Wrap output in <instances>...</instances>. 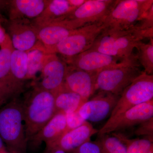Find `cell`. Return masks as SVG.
<instances>
[{
	"instance_id": "7c38bea8",
	"label": "cell",
	"mask_w": 153,
	"mask_h": 153,
	"mask_svg": "<svg viewBox=\"0 0 153 153\" xmlns=\"http://www.w3.org/2000/svg\"><path fill=\"white\" fill-rule=\"evenodd\" d=\"M126 59L89 49L74 57L65 58L63 60L68 66L97 74L102 70L117 65Z\"/></svg>"
},
{
	"instance_id": "5bb4252c",
	"label": "cell",
	"mask_w": 153,
	"mask_h": 153,
	"mask_svg": "<svg viewBox=\"0 0 153 153\" xmlns=\"http://www.w3.org/2000/svg\"><path fill=\"white\" fill-rule=\"evenodd\" d=\"M8 30V35L16 50L27 52L39 41L37 28L28 19L10 20Z\"/></svg>"
},
{
	"instance_id": "52a82bcc",
	"label": "cell",
	"mask_w": 153,
	"mask_h": 153,
	"mask_svg": "<svg viewBox=\"0 0 153 153\" xmlns=\"http://www.w3.org/2000/svg\"><path fill=\"white\" fill-rule=\"evenodd\" d=\"M153 100V74L143 71L124 91L109 119L120 115L139 105Z\"/></svg>"
},
{
	"instance_id": "d6a6232c",
	"label": "cell",
	"mask_w": 153,
	"mask_h": 153,
	"mask_svg": "<svg viewBox=\"0 0 153 153\" xmlns=\"http://www.w3.org/2000/svg\"><path fill=\"white\" fill-rule=\"evenodd\" d=\"M6 34L2 28L0 27V45L4 42L5 39Z\"/></svg>"
},
{
	"instance_id": "f1b7e54d",
	"label": "cell",
	"mask_w": 153,
	"mask_h": 153,
	"mask_svg": "<svg viewBox=\"0 0 153 153\" xmlns=\"http://www.w3.org/2000/svg\"><path fill=\"white\" fill-rule=\"evenodd\" d=\"M66 132L79 127L86 121L79 115L78 110L66 114Z\"/></svg>"
},
{
	"instance_id": "f546056e",
	"label": "cell",
	"mask_w": 153,
	"mask_h": 153,
	"mask_svg": "<svg viewBox=\"0 0 153 153\" xmlns=\"http://www.w3.org/2000/svg\"><path fill=\"white\" fill-rule=\"evenodd\" d=\"M139 125L135 131V134L138 136H148L153 139V118L140 124Z\"/></svg>"
},
{
	"instance_id": "6da1fadb",
	"label": "cell",
	"mask_w": 153,
	"mask_h": 153,
	"mask_svg": "<svg viewBox=\"0 0 153 153\" xmlns=\"http://www.w3.org/2000/svg\"><path fill=\"white\" fill-rule=\"evenodd\" d=\"M0 137L11 153H27L23 105L16 98L0 108Z\"/></svg>"
},
{
	"instance_id": "1f68e13d",
	"label": "cell",
	"mask_w": 153,
	"mask_h": 153,
	"mask_svg": "<svg viewBox=\"0 0 153 153\" xmlns=\"http://www.w3.org/2000/svg\"><path fill=\"white\" fill-rule=\"evenodd\" d=\"M85 1L86 0H68L70 5L76 9L83 4Z\"/></svg>"
},
{
	"instance_id": "ba28073f",
	"label": "cell",
	"mask_w": 153,
	"mask_h": 153,
	"mask_svg": "<svg viewBox=\"0 0 153 153\" xmlns=\"http://www.w3.org/2000/svg\"><path fill=\"white\" fill-rule=\"evenodd\" d=\"M153 118V100L134 107L116 117L108 119L98 136L117 132L139 125Z\"/></svg>"
},
{
	"instance_id": "836d02e7",
	"label": "cell",
	"mask_w": 153,
	"mask_h": 153,
	"mask_svg": "<svg viewBox=\"0 0 153 153\" xmlns=\"http://www.w3.org/2000/svg\"><path fill=\"white\" fill-rule=\"evenodd\" d=\"M46 153H70L60 149H53L46 151Z\"/></svg>"
},
{
	"instance_id": "d6986e66",
	"label": "cell",
	"mask_w": 153,
	"mask_h": 153,
	"mask_svg": "<svg viewBox=\"0 0 153 153\" xmlns=\"http://www.w3.org/2000/svg\"><path fill=\"white\" fill-rule=\"evenodd\" d=\"M75 10L69 4L68 0H49L43 13L33 22L38 27L59 22L66 19Z\"/></svg>"
},
{
	"instance_id": "3957f363",
	"label": "cell",
	"mask_w": 153,
	"mask_h": 153,
	"mask_svg": "<svg viewBox=\"0 0 153 153\" xmlns=\"http://www.w3.org/2000/svg\"><path fill=\"white\" fill-rule=\"evenodd\" d=\"M140 65L134 55L117 65L100 71L97 74V91L120 97L124 91L142 73Z\"/></svg>"
},
{
	"instance_id": "30bf717a",
	"label": "cell",
	"mask_w": 153,
	"mask_h": 153,
	"mask_svg": "<svg viewBox=\"0 0 153 153\" xmlns=\"http://www.w3.org/2000/svg\"><path fill=\"white\" fill-rule=\"evenodd\" d=\"M67 68V64L57 54H47L41 68V80L38 87L55 96L63 88Z\"/></svg>"
},
{
	"instance_id": "8fae6325",
	"label": "cell",
	"mask_w": 153,
	"mask_h": 153,
	"mask_svg": "<svg viewBox=\"0 0 153 153\" xmlns=\"http://www.w3.org/2000/svg\"><path fill=\"white\" fill-rule=\"evenodd\" d=\"M120 97L108 92L99 91L97 94L82 104L78 112L86 121L98 122L110 116Z\"/></svg>"
},
{
	"instance_id": "7402d4cb",
	"label": "cell",
	"mask_w": 153,
	"mask_h": 153,
	"mask_svg": "<svg viewBox=\"0 0 153 153\" xmlns=\"http://www.w3.org/2000/svg\"><path fill=\"white\" fill-rule=\"evenodd\" d=\"M27 53L28 68L27 79H33L35 78L38 72L41 71L45 57L49 53L39 41Z\"/></svg>"
},
{
	"instance_id": "e0dca14e",
	"label": "cell",
	"mask_w": 153,
	"mask_h": 153,
	"mask_svg": "<svg viewBox=\"0 0 153 153\" xmlns=\"http://www.w3.org/2000/svg\"><path fill=\"white\" fill-rule=\"evenodd\" d=\"M66 130V114L58 112L29 141L34 146H38L43 142L48 144L61 136Z\"/></svg>"
},
{
	"instance_id": "2e32d148",
	"label": "cell",
	"mask_w": 153,
	"mask_h": 153,
	"mask_svg": "<svg viewBox=\"0 0 153 153\" xmlns=\"http://www.w3.org/2000/svg\"><path fill=\"white\" fill-rule=\"evenodd\" d=\"M36 27L39 42L45 47L48 53H52L58 43L76 30L66 19Z\"/></svg>"
},
{
	"instance_id": "4dcf8cb0",
	"label": "cell",
	"mask_w": 153,
	"mask_h": 153,
	"mask_svg": "<svg viewBox=\"0 0 153 153\" xmlns=\"http://www.w3.org/2000/svg\"><path fill=\"white\" fill-rule=\"evenodd\" d=\"M70 153H101L98 145L94 142L88 141L70 152Z\"/></svg>"
},
{
	"instance_id": "d4e9b609",
	"label": "cell",
	"mask_w": 153,
	"mask_h": 153,
	"mask_svg": "<svg viewBox=\"0 0 153 153\" xmlns=\"http://www.w3.org/2000/svg\"><path fill=\"white\" fill-rule=\"evenodd\" d=\"M137 51L136 57L140 65L143 67L144 71L149 75L153 73V39L148 43L140 41L136 48Z\"/></svg>"
},
{
	"instance_id": "277c9868",
	"label": "cell",
	"mask_w": 153,
	"mask_h": 153,
	"mask_svg": "<svg viewBox=\"0 0 153 153\" xmlns=\"http://www.w3.org/2000/svg\"><path fill=\"white\" fill-rule=\"evenodd\" d=\"M153 5V0H117L102 22L107 30H128L142 18Z\"/></svg>"
},
{
	"instance_id": "d590c367",
	"label": "cell",
	"mask_w": 153,
	"mask_h": 153,
	"mask_svg": "<svg viewBox=\"0 0 153 153\" xmlns=\"http://www.w3.org/2000/svg\"><path fill=\"white\" fill-rule=\"evenodd\" d=\"M7 153V152H5V153Z\"/></svg>"
},
{
	"instance_id": "484cf974",
	"label": "cell",
	"mask_w": 153,
	"mask_h": 153,
	"mask_svg": "<svg viewBox=\"0 0 153 153\" xmlns=\"http://www.w3.org/2000/svg\"><path fill=\"white\" fill-rule=\"evenodd\" d=\"M95 142L99 146L101 153H126V145L117 137L112 135H102Z\"/></svg>"
},
{
	"instance_id": "603a6c76",
	"label": "cell",
	"mask_w": 153,
	"mask_h": 153,
	"mask_svg": "<svg viewBox=\"0 0 153 153\" xmlns=\"http://www.w3.org/2000/svg\"><path fill=\"white\" fill-rule=\"evenodd\" d=\"M131 32L140 41L153 37V5L133 27L129 29Z\"/></svg>"
},
{
	"instance_id": "cb8c5ba5",
	"label": "cell",
	"mask_w": 153,
	"mask_h": 153,
	"mask_svg": "<svg viewBox=\"0 0 153 153\" xmlns=\"http://www.w3.org/2000/svg\"><path fill=\"white\" fill-rule=\"evenodd\" d=\"M112 134L117 137L126 145V153H153V140L150 139H131L117 132Z\"/></svg>"
},
{
	"instance_id": "7a4b0ae2",
	"label": "cell",
	"mask_w": 153,
	"mask_h": 153,
	"mask_svg": "<svg viewBox=\"0 0 153 153\" xmlns=\"http://www.w3.org/2000/svg\"><path fill=\"white\" fill-rule=\"evenodd\" d=\"M22 105L25 134L29 141L56 113L55 96L37 86L22 102Z\"/></svg>"
},
{
	"instance_id": "83f0119b",
	"label": "cell",
	"mask_w": 153,
	"mask_h": 153,
	"mask_svg": "<svg viewBox=\"0 0 153 153\" xmlns=\"http://www.w3.org/2000/svg\"><path fill=\"white\" fill-rule=\"evenodd\" d=\"M22 90L0 81V108L22 92Z\"/></svg>"
},
{
	"instance_id": "44dd1931",
	"label": "cell",
	"mask_w": 153,
	"mask_h": 153,
	"mask_svg": "<svg viewBox=\"0 0 153 153\" xmlns=\"http://www.w3.org/2000/svg\"><path fill=\"white\" fill-rule=\"evenodd\" d=\"M84 100L77 94L65 89L64 88L55 95V105L56 113L66 114L78 110Z\"/></svg>"
},
{
	"instance_id": "4316f807",
	"label": "cell",
	"mask_w": 153,
	"mask_h": 153,
	"mask_svg": "<svg viewBox=\"0 0 153 153\" xmlns=\"http://www.w3.org/2000/svg\"><path fill=\"white\" fill-rule=\"evenodd\" d=\"M0 49V80L8 76L10 70L11 58L14 50L10 36L6 34L5 39L1 44Z\"/></svg>"
},
{
	"instance_id": "9c48e42d",
	"label": "cell",
	"mask_w": 153,
	"mask_h": 153,
	"mask_svg": "<svg viewBox=\"0 0 153 153\" xmlns=\"http://www.w3.org/2000/svg\"><path fill=\"white\" fill-rule=\"evenodd\" d=\"M116 1L117 0H86L66 19L70 22L75 29L102 22Z\"/></svg>"
},
{
	"instance_id": "9a60e30c",
	"label": "cell",
	"mask_w": 153,
	"mask_h": 153,
	"mask_svg": "<svg viewBox=\"0 0 153 153\" xmlns=\"http://www.w3.org/2000/svg\"><path fill=\"white\" fill-rule=\"evenodd\" d=\"M98 132L89 122L85 121L79 127L64 133L57 140L46 145V151L60 149L70 152L90 141L91 138Z\"/></svg>"
},
{
	"instance_id": "ac0fdd59",
	"label": "cell",
	"mask_w": 153,
	"mask_h": 153,
	"mask_svg": "<svg viewBox=\"0 0 153 153\" xmlns=\"http://www.w3.org/2000/svg\"><path fill=\"white\" fill-rule=\"evenodd\" d=\"M48 0H13L10 1V20L36 19L46 8Z\"/></svg>"
},
{
	"instance_id": "ffe728a7",
	"label": "cell",
	"mask_w": 153,
	"mask_h": 153,
	"mask_svg": "<svg viewBox=\"0 0 153 153\" xmlns=\"http://www.w3.org/2000/svg\"><path fill=\"white\" fill-rule=\"evenodd\" d=\"M27 56L26 52L14 49L11 58L10 74L4 79L15 84L23 86L27 76Z\"/></svg>"
},
{
	"instance_id": "5b68a950",
	"label": "cell",
	"mask_w": 153,
	"mask_h": 153,
	"mask_svg": "<svg viewBox=\"0 0 153 153\" xmlns=\"http://www.w3.org/2000/svg\"><path fill=\"white\" fill-rule=\"evenodd\" d=\"M140 41L129 30L105 29L89 49L113 57L128 59L134 55V50Z\"/></svg>"
},
{
	"instance_id": "4fadbf2b",
	"label": "cell",
	"mask_w": 153,
	"mask_h": 153,
	"mask_svg": "<svg viewBox=\"0 0 153 153\" xmlns=\"http://www.w3.org/2000/svg\"><path fill=\"white\" fill-rule=\"evenodd\" d=\"M97 73L87 72L67 65L63 88L77 94L87 101L97 91Z\"/></svg>"
},
{
	"instance_id": "8992f818",
	"label": "cell",
	"mask_w": 153,
	"mask_h": 153,
	"mask_svg": "<svg viewBox=\"0 0 153 153\" xmlns=\"http://www.w3.org/2000/svg\"><path fill=\"white\" fill-rule=\"evenodd\" d=\"M105 29L102 22H99L76 29L58 43L52 53L61 55L63 59L79 55L90 49L97 38Z\"/></svg>"
},
{
	"instance_id": "e575fe53",
	"label": "cell",
	"mask_w": 153,
	"mask_h": 153,
	"mask_svg": "<svg viewBox=\"0 0 153 153\" xmlns=\"http://www.w3.org/2000/svg\"><path fill=\"white\" fill-rule=\"evenodd\" d=\"M5 148L4 146V143L0 137V153H4L6 152Z\"/></svg>"
}]
</instances>
